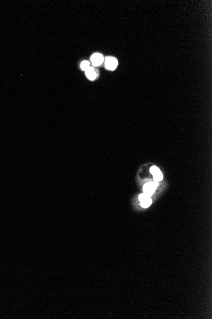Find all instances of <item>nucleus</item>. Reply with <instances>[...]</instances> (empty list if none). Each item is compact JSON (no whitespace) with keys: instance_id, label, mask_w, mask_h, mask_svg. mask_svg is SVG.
<instances>
[{"instance_id":"f257e3e1","label":"nucleus","mask_w":212,"mask_h":319,"mask_svg":"<svg viewBox=\"0 0 212 319\" xmlns=\"http://www.w3.org/2000/svg\"><path fill=\"white\" fill-rule=\"evenodd\" d=\"M158 186V182H151L148 183H146L143 186V193L148 196H151L155 192V190Z\"/></svg>"},{"instance_id":"f03ea898","label":"nucleus","mask_w":212,"mask_h":319,"mask_svg":"<svg viewBox=\"0 0 212 319\" xmlns=\"http://www.w3.org/2000/svg\"><path fill=\"white\" fill-rule=\"evenodd\" d=\"M139 200L143 208L149 207L152 203V200L150 196H148L144 193L139 196Z\"/></svg>"},{"instance_id":"7ed1b4c3","label":"nucleus","mask_w":212,"mask_h":319,"mask_svg":"<svg viewBox=\"0 0 212 319\" xmlns=\"http://www.w3.org/2000/svg\"><path fill=\"white\" fill-rule=\"evenodd\" d=\"M151 173L152 174L155 182H160L163 179V174L160 169L156 166H152L150 169Z\"/></svg>"},{"instance_id":"20e7f679","label":"nucleus","mask_w":212,"mask_h":319,"mask_svg":"<svg viewBox=\"0 0 212 319\" xmlns=\"http://www.w3.org/2000/svg\"><path fill=\"white\" fill-rule=\"evenodd\" d=\"M118 65V61L113 58H107L106 59V67L109 70H114Z\"/></svg>"},{"instance_id":"39448f33","label":"nucleus","mask_w":212,"mask_h":319,"mask_svg":"<svg viewBox=\"0 0 212 319\" xmlns=\"http://www.w3.org/2000/svg\"><path fill=\"white\" fill-rule=\"evenodd\" d=\"M91 60H92L93 64L94 66H95V67H97V66H99L103 62L104 58L101 54H95L92 56Z\"/></svg>"},{"instance_id":"423d86ee","label":"nucleus","mask_w":212,"mask_h":319,"mask_svg":"<svg viewBox=\"0 0 212 319\" xmlns=\"http://www.w3.org/2000/svg\"><path fill=\"white\" fill-rule=\"evenodd\" d=\"M86 75L87 77L90 80H94L97 76L96 72L92 68H89L87 70H86Z\"/></svg>"},{"instance_id":"0eeeda50","label":"nucleus","mask_w":212,"mask_h":319,"mask_svg":"<svg viewBox=\"0 0 212 319\" xmlns=\"http://www.w3.org/2000/svg\"><path fill=\"white\" fill-rule=\"evenodd\" d=\"M90 67V64H89V63L88 61H83L81 63V68L82 70H87Z\"/></svg>"}]
</instances>
